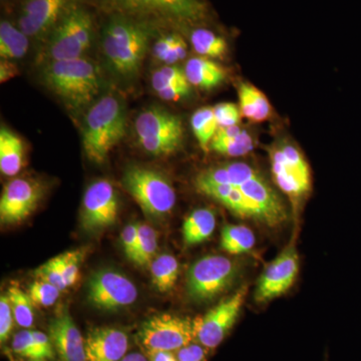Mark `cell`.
Instances as JSON below:
<instances>
[{
  "label": "cell",
  "mask_w": 361,
  "mask_h": 361,
  "mask_svg": "<svg viewBox=\"0 0 361 361\" xmlns=\"http://www.w3.org/2000/svg\"><path fill=\"white\" fill-rule=\"evenodd\" d=\"M154 56L159 61L173 65L187 56V44L178 35H169L157 40L154 45Z\"/></svg>",
  "instance_id": "4dcf8cb0"
},
{
  "label": "cell",
  "mask_w": 361,
  "mask_h": 361,
  "mask_svg": "<svg viewBox=\"0 0 361 361\" xmlns=\"http://www.w3.org/2000/svg\"><path fill=\"white\" fill-rule=\"evenodd\" d=\"M254 148L253 137L243 130L235 137H217L214 135L209 149L227 157H242L250 153Z\"/></svg>",
  "instance_id": "83f0119b"
},
{
  "label": "cell",
  "mask_w": 361,
  "mask_h": 361,
  "mask_svg": "<svg viewBox=\"0 0 361 361\" xmlns=\"http://www.w3.org/2000/svg\"><path fill=\"white\" fill-rule=\"evenodd\" d=\"M191 44L194 51L205 58H222L228 49L223 37L205 28H198L192 32Z\"/></svg>",
  "instance_id": "f546056e"
},
{
  "label": "cell",
  "mask_w": 361,
  "mask_h": 361,
  "mask_svg": "<svg viewBox=\"0 0 361 361\" xmlns=\"http://www.w3.org/2000/svg\"><path fill=\"white\" fill-rule=\"evenodd\" d=\"M7 294L13 308L14 320L18 323V326L25 329L32 327L35 314H33V302L30 296L18 286H11Z\"/></svg>",
  "instance_id": "1f68e13d"
},
{
  "label": "cell",
  "mask_w": 361,
  "mask_h": 361,
  "mask_svg": "<svg viewBox=\"0 0 361 361\" xmlns=\"http://www.w3.org/2000/svg\"><path fill=\"white\" fill-rule=\"evenodd\" d=\"M180 85H191L185 71L178 66H168L159 68L152 75V85L157 92Z\"/></svg>",
  "instance_id": "836d02e7"
},
{
  "label": "cell",
  "mask_w": 361,
  "mask_h": 361,
  "mask_svg": "<svg viewBox=\"0 0 361 361\" xmlns=\"http://www.w3.org/2000/svg\"><path fill=\"white\" fill-rule=\"evenodd\" d=\"M49 336L59 361H87L85 341L68 312H61L49 323Z\"/></svg>",
  "instance_id": "ac0fdd59"
},
{
  "label": "cell",
  "mask_w": 361,
  "mask_h": 361,
  "mask_svg": "<svg viewBox=\"0 0 361 361\" xmlns=\"http://www.w3.org/2000/svg\"><path fill=\"white\" fill-rule=\"evenodd\" d=\"M30 39L20 28L7 20L0 23V56L6 61L20 59L25 56Z\"/></svg>",
  "instance_id": "d4e9b609"
},
{
  "label": "cell",
  "mask_w": 361,
  "mask_h": 361,
  "mask_svg": "<svg viewBox=\"0 0 361 361\" xmlns=\"http://www.w3.org/2000/svg\"><path fill=\"white\" fill-rule=\"evenodd\" d=\"M25 147L18 135L2 127L0 130V170L4 175L13 177L23 169Z\"/></svg>",
  "instance_id": "7402d4cb"
},
{
  "label": "cell",
  "mask_w": 361,
  "mask_h": 361,
  "mask_svg": "<svg viewBox=\"0 0 361 361\" xmlns=\"http://www.w3.org/2000/svg\"><path fill=\"white\" fill-rule=\"evenodd\" d=\"M158 249V237L153 228L146 224H139V240H137V252L133 262L145 267L151 265L155 259Z\"/></svg>",
  "instance_id": "d6a6232c"
},
{
  "label": "cell",
  "mask_w": 361,
  "mask_h": 361,
  "mask_svg": "<svg viewBox=\"0 0 361 361\" xmlns=\"http://www.w3.org/2000/svg\"><path fill=\"white\" fill-rule=\"evenodd\" d=\"M118 202L113 185L109 180L92 183L82 199V226L89 232H99L115 224Z\"/></svg>",
  "instance_id": "9a60e30c"
},
{
  "label": "cell",
  "mask_w": 361,
  "mask_h": 361,
  "mask_svg": "<svg viewBox=\"0 0 361 361\" xmlns=\"http://www.w3.org/2000/svg\"><path fill=\"white\" fill-rule=\"evenodd\" d=\"M239 108L242 116L254 123H262L271 115V104L265 94L249 82L238 87Z\"/></svg>",
  "instance_id": "603a6c76"
},
{
  "label": "cell",
  "mask_w": 361,
  "mask_h": 361,
  "mask_svg": "<svg viewBox=\"0 0 361 361\" xmlns=\"http://www.w3.org/2000/svg\"><path fill=\"white\" fill-rule=\"evenodd\" d=\"M42 80L51 92L75 108L90 104L101 87L97 66L84 58L49 61L42 71Z\"/></svg>",
  "instance_id": "3957f363"
},
{
  "label": "cell",
  "mask_w": 361,
  "mask_h": 361,
  "mask_svg": "<svg viewBox=\"0 0 361 361\" xmlns=\"http://www.w3.org/2000/svg\"><path fill=\"white\" fill-rule=\"evenodd\" d=\"M30 361H47V360H33Z\"/></svg>",
  "instance_id": "7dc6e473"
},
{
  "label": "cell",
  "mask_w": 361,
  "mask_h": 361,
  "mask_svg": "<svg viewBox=\"0 0 361 361\" xmlns=\"http://www.w3.org/2000/svg\"><path fill=\"white\" fill-rule=\"evenodd\" d=\"M118 13L142 18L194 23L205 18L202 0H102Z\"/></svg>",
  "instance_id": "30bf717a"
},
{
  "label": "cell",
  "mask_w": 361,
  "mask_h": 361,
  "mask_svg": "<svg viewBox=\"0 0 361 361\" xmlns=\"http://www.w3.org/2000/svg\"><path fill=\"white\" fill-rule=\"evenodd\" d=\"M13 350L16 355L27 360H44L32 330H21L13 337Z\"/></svg>",
  "instance_id": "e575fe53"
},
{
  "label": "cell",
  "mask_w": 361,
  "mask_h": 361,
  "mask_svg": "<svg viewBox=\"0 0 361 361\" xmlns=\"http://www.w3.org/2000/svg\"><path fill=\"white\" fill-rule=\"evenodd\" d=\"M192 130L202 149L209 151L214 135L219 129L213 108H202L195 111L191 118Z\"/></svg>",
  "instance_id": "f1b7e54d"
},
{
  "label": "cell",
  "mask_w": 361,
  "mask_h": 361,
  "mask_svg": "<svg viewBox=\"0 0 361 361\" xmlns=\"http://www.w3.org/2000/svg\"><path fill=\"white\" fill-rule=\"evenodd\" d=\"M191 85H175V87L161 90L157 94L165 101H179L183 97L189 96L190 92H191Z\"/></svg>",
  "instance_id": "7bdbcfd3"
},
{
  "label": "cell",
  "mask_w": 361,
  "mask_h": 361,
  "mask_svg": "<svg viewBox=\"0 0 361 361\" xmlns=\"http://www.w3.org/2000/svg\"><path fill=\"white\" fill-rule=\"evenodd\" d=\"M120 361H148L147 358L145 357V355H142V353H130V355H127L123 360Z\"/></svg>",
  "instance_id": "bcb514c9"
},
{
  "label": "cell",
  "mask_w": 361,
  "mask_h": 361,
  "mask_svg": "<svg viewBox=\"0 0 361 361\" xmlns=\"http://www.w3.org/2000/svg\"><path fill=\"white\" fill-rule=\"evenodd\" d=\"M149 361H178L177 355L171 351H156L149 353Z\"/></svg>",
  "instance_id": "f6af8a7d"
},
{
  "label": "cell",
  "mask_w": 361,
  "mask_h": 361,
  "mask_svg": "<svg viewBox=\"0 0 361 361\" xmlns=\"http://www.w3.org/2000/svg\"><path fill=\"white\" fill-rule=\"evenodd\" d=\"M87 297L90 303L99 310L115 311L134 303L137 290L129 278L120 272L102 269L90 278Z\"/></svg>",
  "instance_id": "4fadbf2b"
},
{
  "label": "cell",
  "mask_w": 361,
  "mask_h": 361,
  "mask_svg": "<svg viewBox=\"0 0 361 361\" xmlns=\"http://www.w3.org/2000/svg\"><path fill=\"white\" fill-rule=\"evenodd\" d=\"M139 240V224H130L123 228L121 233V242L126 255L130 261H134Z\"/></svg>",
  "instance_id": "60d3db41"
},
{
  "label": "cell",
  "mask_w": 361,
  "mask_h": 361,
  "mask_svg": "<svg viewBox=\"0 0 361 361\" xmlns=\"http://www.w3.org/2000/svg\"><path fill=\"white\" fill-rule=\"evenodd\" d=\"M18 73V68H16V66L13 65V63H11V61L4 59V61H2L1 63H0V82H1L2 84L16 77Z\"/></svg>",
  "instance_id": "ee69618b"
},
{
  "label": "cell",
  "mask_w": 361,
  "mask_h": 361,
  "mask_svg": "<svg viewBox=\"0 0 361 361\" xmlns=\"http://www.w3.org/2000/svg\"><path fill=\"white\" fill-rule=\"evenodd\" d=\"M247 293L248 286L244 285L205 315L193 319L195 339L199 344L208 350H212L222 343L238 318Z\"/></svg>",
  "instance_id": "7c38bea8"
},
{
  "label": "cell",
  "mask_w": 361,
  "mask_h": 361,
  "mask_svg": "<svg viewBox=\"0 0 361 361\" xmlns=\"http://www.w3.org/2000/svg\"><path fill=\"white\" fill-rule=\"evenodd\" d=\"M216 215L208 208L197 209L184 221L183 238L187 246L197 245L210 238L215 231Z\"/></svg>",
  "instance_id": "cb8c5ba5"
},
{
  "label": "cell",
  "mask_w": 361,
  "mask_h": 361,
  "mask_svg": "<svg viewBox=\"0 0 361 361\" xmlns=\"http://www.w3.org/2000/svg\"><path fill=\"white\" fill-rule=\"evenodd\" d=\"M195 339L193 320L172 314H159L142 323L139 341L147 353L180 350Z\"/></svg>",
  "instance_id": "8fae6325"
},
{
  "label": "cell",
  "mask_w": 361,
  "mask_h": 361,
  "mask_svg": "<svg viewBox=\"0 0 361 361\" xmlns=\"http://www.w3.org/2000/svg\"><path fill=\"white\" fill-rule=\"evenodd\" d=\"M42 188L37 182L13 179L4 187L0 199L2 224H18L30 217L42 198Z\"/></svg>",
  "instance_id": "2e32d148"
},
{
  "label": "cell",
  "mask_w": 361,
  "mask_h": 361,
  "mask_svg": "<svg viewBox=\"0 0 361 361\" xmlns=\"http://www.w3.org/2000/svg\"><path fill=\"white\" fill-rule=\"evenodd\" d=\"M37 279L42 280V281L49 282L54 286L58 287L59 290L63 291L68 288L65 277H63V271H61V265L58 256L51 258V260L45 262L44 264L39 266L35 271Z\"/></svg>",
  "instance_id": "74e56055"
},
{
  "label": "cell",
  "mask_w": 361,
  "mask_h": 361,
  "mask_svg": "<svg viewBox=\"0 0 361 361\" xmlns=\"http://www.w3.org/2000/svg\"><path fill=\"white\" fill-rule=\"evenodd\" d=\"M255 243V235L246 226L226 225L221 233V248L231 255L248 253Z\"/></svg>",
  "instance_id": "484cf974"
},
{
  "label": "cell",
  "mask_w": 361,
  "mask_h": 361,
  "mask_svg": "<svg viewBox=\"0 0 361 361\" xmlns=\"http://www.w3.org/2000/svg\"><path fill=\"white\" fill-rule=\"evenodd\" d=\"M122 183L128 193L148 215L165 216L175 207L174 187L160 172L133 166L126 170Z\"/></svg>",
  "instance_id": "52a82bcc"
},
{
  "label": "cell",
  "mask_w": 361,
  "mask_h": 361,
  "mask_svg": "<svg viewBox=\"0 0 361 361\" xmlns=\"http://www.w3.org/2000/svg\"><path fill=\"white\" fill-rule=\"evenodd\" d=\"M195 182L213 185H233L258 209L263 224L278 227L288 219L286 206L281 197L270 186L256 169L245 163H231L207 169Z\"/></svg>",
  "instance_id": "6da1fadb"
},
{
  "label": "cell",
  "mask_w": 361,
  "mask_h": 361,
  "mask_svg": "<svg viewBox=\"0 0 361 361\" xmlns=\"http://www.w3.org/2000/svg\"><path fill=\"white\" fill-rule=\"evenodd\" d=\"M151 267L152 281L157 290L166 293L172 290L179 277V262L170 254H161L154 259Z\"/></svg>",
  "instance_id": "4316f807"
},
{
  "label": "cell",
  "mask_w": 361,
  "mask_h": 361,
  "mask_svg": "<svg viewBox=\"0 0 361 361\" xmlns=\"http://www.w3.org/2000/svg\"><path fill=\"white\" fill-rule=\"evenodd\" d=\"M129 348V337L123 330L97 327L85 339L87 361H120Z\"/></svg>",
  "instance_id": "d6986e66"
},
{
  "label": "cell",
  "mask_w": 361,
  "mask_h": 361,
  "mask_svg": "<svg viewBox=\"0 0 361 361\" xmlns=\"http://www.w3.org/2000/svg\"><path fill=\"white\" fill-rule=\"evenodd\" d=\"M84 257V250L68 251L58 256L59 265L68 287L77 281Z\"/></svg>",
  "instance_id": "8d00e7d4"
},
{
  "label": "cell",
  "mask_w": 361,
  "mask_h": 361,
  "mask_svg": "<svg viewBox=\"0 0 361 361\" xmlns=\"http://www.w3.org/2000/svg\"><path fill=\"white\" fill-rule=\"evenodd\" d=\"M135 130L140 146L147 153L158 157L174 154L184 137L179 116L158 106L147 109L137 116Z\"/></svg>",
  "instance_id": "8992f818"
},
{
  "label": "cell",
  "mask_w": 361,
  "mask_h": 361,
  "mask_svg": "<svg viewBox=\"0 0 361 361\" xmlns=\"http://www.w3.org/2000/svg\"><path fill=\"white\" fill-rule=\"evenodd\" d=\"M151 37L149 27L128 16H116L104 30L103 49L118 75L133 77L139 71Z\"/></svg>",
  "instance_id": "7a4b0ae2"
},
{
  "label": "cell",
  "mask_w": 361,
  "mask_h": 361,
  "mask_svg": "<svg viewBox=\"0 0 361 361\" xmlns=\"http://www.w3.org/2000/svg\"><path fill=\"white\" fill-rule=\"evenodd\" d=\"M184 71L190 84L202 90L214 89L226 78L224 68L207 58L190 59Z\"/></svg>",
  "instance_id": "44dd1931"
},
{
  "label": "cell",
  "mask_w": 361,
  "mask_h": 361,
  "mask_svg": "<svg viewBox=\"0 0 361 361\" xmlns=\"http://www.w3.org/2000/svg\"><path fill=\"white\" fill-rule=\"evenodd\" d=\"M195 186L200 193L219 202L234 215L238 216L242 219L257 221L263 224L262 215L259 212L258 209L236 186L205 184V183H195Z\"/></svg>",
  "instance_id": "ffe728a7"
},
{
  "label": "cell",
  "mask_w": 361,
  "mask_h": 361,
  "mask_svg": "<svg viewBox=\"0 0 361 361\" xmlns=\"http://www.w3.org/2000/svg\"><path fill=\"white\" fill-rule=\"evenodd\" d=\"M270 161L277 186L297 209L310 191L311 174L307 161L295 145L283 142L271 149Z\"/></svg>",
  "instance_id": "9c48e42d"
},
{
  "label": "cell",
  "mask_w": 361,
  "mask_h": 361,
  "mask_svg": "<svg viewBox=\"0 0 361 361\" xmlns=\"http://www.w3.org/2000/svg\"><path fill=\"white\" fill-rule=\"evenodd\" d=\"M213 109L219 127H232L241 122V111L235 104L221 103Z\"/></svg>",
  "instance_id": "f35d334b"
},
{
  "label": "cell",
  "mask_w": 361,
  "mask_h": 361,
  "mask_svg": "<svg viewBox=\"0 0 361 361\" xmlns=\"http://www.w3.org/2000/svg\"><path fill=\"white\" fill-rule=\"evenodd\" d=\"M73 6V0H25L18 26L28 37H39L51 32Z\"/></svg>",
  "instance_id": "e0dca14e"
},
{
  "label": "cell",
  "mask_w": 361,
  "mask_h": 361,
  "mask_svg": "<svg viewBox=\"0 0 361 361\" xmlns=\"http://www.w3.org/2000/svg\"><path fill=\"white\" fill-rule=\"evenodd\" d=\"M61 292L54 285L37 279L30 285L28 295L32 298L33 304L49 307L56 302Z\"/></svg>",
  "instance_id": "d590c367"
},
{
  "label": "cell",
  "mask_w": 361,
  "mask_h": 361,
  "mask_svg": "<svg viewBox=\"0 0 361 361\" xmlns=\"http://www.w3.org/2000/svg\"><path fill=\"white\" fill-rule=\"evenodd\" d=\"M14 316L8 294L0 297V341L4 344L7 341L13 326Z\"/></svg>",
  "instance_id": "ab89813d"
},
{
  "label": "cell",
  "mask_w": 361,
  "mask_h": 361,
  "mask_svg": "<svg viewBox=\"0 0 361 361\" xmlns=\"http://www.w3.org/2000/svg\"><path fill=\"white\" fill-rule=\"evenodd\" d=\"M126 134V116L122 104L108 96L97 101L85 116L82 146L87 158L102 164Z\"/></svg>",
  "instance_id": "277c9868"
},
{
  "label": "cell",
  "mask_w": 361,
  "mask_h": 361,
  "mask_svg": "<svg viewBox=\"0 0 361 361\" xmlns=\"http://www.w3.org/2000/svg\"><path fill=\"white\" fill-rule=\"evenodd\" d=\"M240 274L238 262L222 255H208L188 271V297L195 302H208L231 288Z\"/></svg>",
  "instance_id": "5b68a950"
},
{
  "label": "cell",
  "mask_w": 361,
  "mask_h": 361,
  "mask_svg": "<svg viewBox=\"0 0 361 361\" xmlns=\"http://www.w3.org/2000/svg\"><path fill=\"white\" fill-rule=\"evenodd\" d=\"M208 349L199 343H190L178 350V361H206Z\"/></svg>",
  "instance_id": "b9f144b4"
},
{
  "label": "cell",
  "mask_w": 361,
  "mask_h": 361,
  "mask_svg": "<svg viewBox=\"0 0 361 361\" xmlns=\"http://www.w3.org/2000/svg\"><path fill=\"white\" fill-rule=\"evenodd\" d=\"M94 21L89 11L73 6L51 30L47 44L49 61L82 58L92 42Z\"/></svg>",
  "instance_id": "ba28073f"
},
{
  "label": "cell",
  "mask_w": 361,
  "mask_h": 361,
  "mask_svg": "<svg viewBox=\"0 0 361 361\" xmlns=\"http://www.w3.org/2000/svg\"><path fill=\"white\" fill-rule=\"evenodd\" d=\"M299 272V255L294 244H289L259 278L255 300L265 303L286 293L293 286Z\"/></svg>",
  "instance_id": "5bb4252c"
}]
</instances>
